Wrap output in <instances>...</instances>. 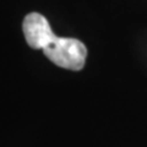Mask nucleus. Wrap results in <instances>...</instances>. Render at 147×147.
I'll return each mask as SVG.
<instances>
[{
    "mask_svg": "<svg viewBox=\"0 0 147 147\" xmlns=\"http://www.w3.org/2000/svg\"><path fill=\"white\" fill-rule=\"evenodd\" d=\"M43 52L55 65L72 71L81 70L85 66L87 57V48L81 40L64 37H58Z\"/></svg>",
    "mask_w": 147,
    "mask_h": 147,
    "instance_id": "obj_1",
    "label": "nucleus"
},
{
    "mask_svg": "<svg viewBox=\"0 0 147 147\" xmlns=\"http://www.w3.org/2000/svg\"><path fill=\"white\" fill-rule=\"evenodd\" d=\"M27 44L33 49H44L52 44L58 36H55L48 20L38 12H31L24 18L22 24Z\"/></svg>",
    "mask_w": 147,
    "mask_h": 147,
    "instance_id": "obj_2",
    "label": "nucleus"
}]
</instances>
